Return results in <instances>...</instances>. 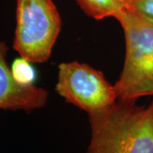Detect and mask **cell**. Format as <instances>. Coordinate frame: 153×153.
I'll return each instance as SVG.
<instances>
[{"label":"cell","mask_w":153,"mask_h":153,"mask_svg":"<svg viewBox=\"0 0 153 153\" xmlns=\"http://www.w3.org/2000/svg\"><path fill=\"white\" fill-rule=\"evenodd\" d=\"M88 117L90 139L85 153H153V100L145 105L117 100Z\"/></svg>","instance_id":"obj_1"},{"label":"cell","mask_w":153,"mask_h":153,"mask_svg":"<svg viewBox=\"0 0 153 153\" xmlns=\"http://www.w3.org/2000/svg\"><path fill=\"white\" fill-rule=\"evenodd\" d=\"M115 18L125 38V58L114 84L118 100L137 101L153 95V22L125 8Z\"/></svg>","instance_id":"obj_2"},{"label":"cell","mask_w":153,"mask_h":153,"mask_svg":"<svg viewBox=\"0 0 153 153\" xmlns=\"http://www.w3.org/2000/svg\"><path fill=\"white\" fill-rule=\"evenodd\" d=\"M61 29L52 0H16V26L13 47L31 63L49 60Z\"/></svg>","instance_id":"obj_3"},{"label":"cell","mask_w":153,"mask_h":153,"mask_svg":"<svg viewBox=\"0 0 153 153\" xmlns=\"http://www.w3.org/2000/svg\"><path fill=\"white\" fill-rule=\"evenodd\" d=\"M55 90L67 103L87 113L106 108L118 100L114 85L101 71L77 61L59 65Z\"/></svg>","instance_id":"obj_4"},{"label":"cell","mask_w":153,"mask_h":153,"mask_svg":"<svg viewBox=\"0 0 153 153\" xmlns=\"http://www.w3.org/2000/svg\"><path fill=\"white\" fill-rule=\"evenodd\" d=\"M8 45L0 41V109L30 113L47 104L49 93L34 84H23L13 76L7 63Z\"/></svg>","instance_id":"obj_5"},{"label":"cell","mask_w":153,"mask_h":153,"mask_svg":"<svg viewBox=\"0 0 153 153\" xmlns=\"http://www.w3.org/2000/svg\"><path fill=\"white\" fill-rule=\"evenodd\" d=\"M88 16L95 20L114 17L126 8L127 0H76Z\"/></svg>","instance_id":"obj_6"},{"label":"cell","mask_w":153,"mask_h":153,"mask_svg":"<svg viewBox=\"0 0 153 153\" xmlns=\"http://www.w3.org/2000/svg\"><path fill=\"white\" fill-rule=\"evenodd\" d=\"M13 76L17 81L23 84H33L35 73L31 66V62L21 57L16 60L11 67Z\"/></svg>","instance_id":"obj_7"},{"label":"cell","mask_w":153,"mask_h":153,"mask_svg":"<svg viewBox=\"0 0 153 153\" xmlns=\"http://www.w3.org/2000/svg\"><path fill=\"white\" fill-rule=\"evenodd\" d=\"M126 8L153 22V0H127Z\"/></svg>","instance_id":"obj_8"}]
</instances>
